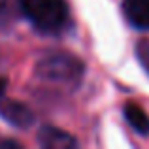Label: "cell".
Listing matches in <instances>:
<instances>
[{
	"label": "cell",
	"mask_w": 149,
	"mask_h": 149,
	"mask_svg": "<svg viewBox=\"0 0 149 149\" xmlns=\"http://www.w3.org/2000/svg\"><path fill=\"white\" fill-rule=\"evenodd\" d=\"M23 15L44 34H57L66 26L70 10L66 0H17Z\"/></svg>",
	"instance_id": "obj_1"
},
{
	"label": "cell",
	"mask_w": 149,
	"mask_h": 149,
	"mask_svg": "<svg viewBox=\"0 0 149 149\" xmlns=\"http://www.w3.org/2000/svg\"><path fill=\"white\" fill-rule=\"evenodd\" d=\"M83 62L70 53H49L36 64V74L40 79L58 85H77L83 77Z\"/></svg>",
	"instance_id": "obj_2"
},
{
	"label": "cell",
	"mask_w": 149,
	"mask_h": 149,
	"mask_svg": "<svg viewBox=\"0 0 149 149\" xmlns=\"http://www.w3.org/2000/svg\"><path fill=\"white\" fill-rule=\"evenodd\" d=\"M0 117L17 128H26L34 121V113L30 111L29 106L17 100L2 98V96H0Z\"/></svg>",
	"instance_id": "obj_3"
},
{
	"label": "cell",
	"mask_w": 149,
	"mask_h": 149,
	"mask_svg": "<svg viewBox=\"0 0 149 149\" xmlns=\"http://www.w3.org/2000/svg\"><path fill=\"white\" fill-rule=\"evenodd\" d=\"M38 142L45 149H74L77 147V140L66 130L57 127H42L38 132Z\"/></svg>",
	"instance_id": "obj_4"
},
{
	"label": "cell",
	"mask_w": 149,
	"mask_h": 149,
	"mask_svg": "<svg viewBox=\"0 0 149 149\" xmlns=\"http://www.w3.org/2000/svg\"><path fill=\"white\" fill-rule=\"evenodd\" d=\"M123 11L132 26L149 30V0H125Z\"/></svg>",
	"instance_id": "obj_5"
},
{
	"label": "cell",
	"mask_w": 149,
	"mask_h": 149,
	"mask_svg": "<svg viewBox=\"0 0 149 149\" xmlns=\"http://www.w3.org/2000/svg\"><path fill=\"white\" fill-rule=\"evenodd\" d=\"M123 113H125V119H127V123L130 125V127L134 128L138 134L149 136V115L143 111L142 108H140L138 104H134V102H128V104L125 106Z\"/></svg>",
	"instance_id": "obj_6"
},
{
	"label": "cell",
	"mask_w": 149,
	"mask_h": 149,
	"mask_svg": "<svg viewBox=\"0 0 149 149\" xmlns=\"http://www.w3.org/2000/svg\"><path fill=\"white\" fill-rule=\"evenodd\" d=\"M136 57H138L140 64L146 68V72L149 74V40H140L136 45Z\"/></svg>",
	"instance_id": "obj_7"
},
{
	"label": "cell",
	"mask_w": 149,
	"mask_h": 149,
	"mask_svg": "<svg viewBox=\"0 0 149 149\" xmlns=\"http://www.w3.org/2000/svg\"><path fill=\"white\" fill-rule=\"evenodd\" d=\"M6 87H8V79H6V76H2V74H0V96L4 95Z\"/></svg>",
	"instance_id": "obj_8"
},
{
	"label": "cell",
	"mask_w": 149,
	"mask_h": 149,
	"mask_svg": "<svg viewBox=\"0 0 149 149\" xmlns=\"http://www.w3.org/2000/svg\"><path fill=\"white\" fill-rule=\"evenodd\" d=\"M0 147H15V149H19V147H21V143H17V142H2V143H0Z\"/></svg>",
	"instance_id": "obj_9"
},
{
	"label": "cell",
	"mask_w": 149,
	"mask_h": 149,
	"mask_svg": "<svg viewBox=\"0 0 149 149\" xmlns=\"http://www.w3.org/2000/svg\"><path fill=\"white\" fill-rule=\"evenodd\" d=\"M4 6H6V0H0V10H2Z\"/></svg>",
	"instance_id": "obj_10"
}]
</instances>
